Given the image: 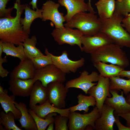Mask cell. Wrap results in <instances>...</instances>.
<instances>
[{
	"instance_id": "45",
	"label": "cell",
	"mask_w": 130,
	"mask_h": 130,
	"mask_svg": "<svg viewBox=\"0 0 130 130\" xmlns=\"http://www.w3.org/2000/svg\"><path fill=\"white\" fill-rule=\"evenodd\" d=\"M16 2L17 3L19 4H21L20 0H16Z\"/></svg>"
},
{
	"instance_id": "15",
	"label": "cell",
	"mask_w": 130,
	"mask_h": 130,
	"mask_svg": "<svg viewBox=\"0 0 130 130\" xmlns=\"http://www.w3.org/2000/svg\"><path fill=\"white\" fill-rule=\"evenodd\" d=\"M109 91L112 97H107L104 103L114 109V115L116 116L119 114L130 113V104L127 102L124 97V91H121V94L119 95L118 90H111Z\"/></svg>"
},
{
	"instance_id": "39",
	"label": "cell",
	"mask_w": 130,
	"mask_h": 130,
	"mask_svg": "<svg viewBox=\"0 0 130 130\" xmlns=\"http://www.w3.org/2000/svg\"><path fill=\"white\" fill-rule=\"evenodd\" d=\"M116 116L121 117L123 118L126 121V126L130 127V113L119 114Z\"/></svg>"
},
{
	"instance_id": "3",
	"label": "cell",
	"mask_w": 130,
	"mask_h": 130,
	"mask_svg": "<svg viewBox=\"0 0 130 130\" xmlns=\"http://www.w3.org/2000/svg\"><path fill=\"white\" fill-rule=\"evenodd\" d=\"M122 16L113 15L107 19L100 18L101 22L100 32L106 34L113 43L121 47L130 48V34L122 25Z\"/></svg>"
},
{
	"instance_id": "19",
	"label": "cell",
	"mask_w": 130,
	"mask_h": 130,
	"mask_svg": "<svg viewBox=\"0 0 130 130\" xmlns=\"http://www.w3.org/2000/svg\"><path fill=\"white\" fill-rule=\"evenodd\" d=\"M29 96V105L32 109L37 104H42L48 99L47 88L44 86L40 81L37 80L33 85Z\"/></svg>"
},
{
	"instance_id": "36",
	"label": "cell",
	"mask_w": 130,
	"mask_h": 130,
	"mask_svg": "<svg viewBox=\"0 0 130 130\" xmlns=\"http://www.w3.org/2000/svg\"><path fill=\"white\" fill-rule=\"evenodd\" d=\"M6 56L2 58V56H0V76L2 78L7 77L9 72L4 68L2 66V64L7 62Z\"/></svg>"
},
{
	"instance_id": "28",
	"label": "cell",
	"mask_w": 130,
	"mask_h": 130,
	"mask_svg": "<svg viewBox=\"0 0 130 130\" xmlns=\"http://www.w3.org/2000/svg\"><path fill=\"white\" fill-rule=\"evenodd\" d=\"M3 52L6 56H10L19 58L20 61L26 59L22 45L16 46L13 44L2 42Z\"/></svg>"
},
{
	"instance_id": "1",
	"label": "cell",
	"mask_w": 130,
	"mask_h": 130,
	"mask_svg": "<svg viewBox=\"0 0 130 130\" xmlns=\"http://www.w3.org/2000/svg\"><path fill=\"white\" fill-rule=\"evenodd\" d=\"M13 7L16 10L15 17L0 18V39L3 42L12 43L17 46L22 45L29 35L24 31L20 22L25 4L15 2Z\"/></svg>"
},
{
	"instance_id": "37",
	"label": "cell",
	"mask_w": 130,
	"mask_h": 130,
	"mask_svg": "<svg viewBox=\"0 0 130 130\" xmlns=\"http://www.w3.org/2000/svg\"><path fill=\"white\" fill-rule=\"evenodd\" d=\"M122 26L130 34V13L125 15L123 17L122 22Z\"/></svg>"
},
{
	"instance_id": "14",
	"label": "cell",
	"mask_w": 130,
	"mask_h": 130,
	"mask_svg": "<svg viewBox=\"0 0 130 130\" xmlns=\"http://www.w3.org/2000/svg\"><path fill=\"white\" fill-rule=\"evenodd\" d=\"M82 43L83 52L91 54L104 46L113 43L106 34L100 32L92 36L83 35Z\"/></svg>"
},
{
	"instance_id": "27",
	"label": "cell",
	"mask_w": 130,
	"mask_h": 130,
	"mask_svg": "<svg viewBox=\"0 0 130 130\" xmlns=\"http://www.w3.org/2000/svg\"><path fill=\"white\" fill-rule=\"evenodd\" d=\"M37 39L36 36H32L26 39L23 43L24 49L27 58L32 59L39 57L43 54L36 46Z\"/></svg>"
},
{
	"instance_id": "38",
	"label": "cell",
	"mask_w": 130,
	"mask_h": 130,
	"mask_svg": "<svg viewBox=\"0 0 130 130\" xmlns=\"http://www.w3.org/2000/svg\"><path fill=\"white\" fill-rule=\"evenodd\" d=\"M115 118V123L119 130H130V127L125 126L121 123L119 120V116H116Z\"/></svg>"
},
{
	"instance_id": "13",
	"label": "cell",
	"mask_w": 130,
	"mask_h": 130,
	"mask_svg": "<svg viewBox=\"0 0 130 130\" xmlns=\"http://www.w3.org/2000/svg\"><path fill=\"white\" fill-rule=\"evenodd\" d=\"M60 5L65 7L66 14L65 17L66 21H69L75 15L82 12L88 11L94 13H96L92 6H90L84 0H58Z\"/></svg>"
},
{
	"instance_id": "18",
	"label": "cell",
	"mask_w": 130,
	"mask_h": 130,
	"mask_svg": "<svg viewBox=\"0 0 130 130\" xmlns=\"http://www.w3.org/2000/svg\"><path fill=\"white\" fill-rule=\"evenodd\" d=\"M34 83L33 79L23 80L19 78L10 79L9 89L15 97L29 96Z\"/></svg>"
},
{
	"instance_id": "20",
	"label": "cell",
	"mask_w": 130,
	"mask_h": 130,
	"mask_svg": "<svg viewBox=\"0 0 130 130\" xmlns=\"http://www.w3.org/2000/svg\"><path fill=\"white\" fill-rule=\"evenodd\" d=\"M14 103L21 113V117L18 120L21 125L20 128H24L26 130H38L35 121L26 104L21 102L18 103L15 101Z\"/></svg>"
},
{
	"instance_id": "26",
	"label": "cell",
	"mask_w": 130,
	"mask_h": 130,
	"mask_svg": "<svg viewBox=\"0 0 130 130\" xmlns=\"http://www.w3.org/2000/svg\"><path fill=\"white\" fill-rule=\"evenodd\" d=\"M78 104L76 105L69 107L70 112L77 110L84 111V113H87L89 110V107H94L96 104L95 98L93 96H86L80 94L77 96Z\"/></svg>"
},
{
	"instance_id": "17",
	"label": "cell",
	"mask_w": 130,
	"mask_h": 130,
	"mask_svg": "<svg viewBox=\"0 0 130 130\" xmlns=\"http://www.w3.org/2000/svg\"><path fill=\"white\" fill-rule=\"evenodd\" d=\"M36 70L32 60L27 58L20 61L14 68L10 73V79H32L34 77Z\"/></svg>"
},
{
	"instance_id": "6",
	"label": "cell",
	"mask_w": 130,
	"mask_h": 130,
	"mask_svg": "<svg viewBox=\"0 0 130 130\" xmlns=\"http://www.w3.org/2000/svg\"><path fill=\"white\" fill-rule=\"evenodd\" d=\"M51 35L54 40L59 45L67 44L72 46L77 45L83 52L82 46L83 34L78 29L64 27L53 30Z\"/></svg>"
},
{
	"instance_id": "44",
	"label": "cell",
	"mask_w": 130,
	"mask_h": 130,
	"mask_svg": "<svg viewBox=\"0 0 130 130\" xmlns=\"http://www.w3.org/2000/svg\"><path fill=\"white\" fill-rule=\"evenodd\" d=\"M4 89L3 87L1 86H0V93H2L4 91Z\"/></svg>"
},
{
	"instance_id": "33",
	"label": "cell",
	"mask_w": 130,
	"mask_h": 130,
	"mask_svg": "<svg viewBox=\"0 0 130 130\" xmlns=\"http://www.w3.org/2000/svg\"><path fill=\"white\" fill-rule=\"evenodd\" d=\"M116 8L113 15L124 17L130 13V0H115Z\"/></svg>"
},
{
	"instance_id": "23",
	"label": "cell",
	"mask_w": 130,
	"mask_h": 130,
	"mask_svg": "<svg viewBox=\"0 0 130 130\" xmlns=\"http://www.w3.org/2000/svg\"><path fill=\"white\" fill-rule=\"evenodd\" d=\"M25 5V17L24 18H21L20 22L24 31L29 35L30 33V26L33 21L37 18L42 19V10L38 8L35 11L31 9L27 4H26Z\"/></svg>"
},
{
	"instance_id": "21",
	"label": "cell",
	"mask_w": 130,
	"mask_h": 130,
	"mask_svg": "<svg viewBox=\"0 0 130 130\" xmlns=\"http://www.w3.org/2000/svg\"><path fill=\"white\" fill-rule=\"evenodd\" d=\"M32 110L38 116L43 118L49 114L54 112L68 117L70 112L69 108L65 109L57 108L51 104L48 99L42 104L36 105Z\"/></svg>"
},
{
	"instance_id": "46",
	"label": "cell",
	"mask_w": 130,
	"mask_h": 130,
	"mask_svg": "<svg viewBox=\"0 0 130 130\" xmlns=\"http://www.w3.org/2000/svg\"><path fill=\"white\" fill-rule=\"evenodd\" d=\"M91 0H88V1L87 3L90 6H91Z\"/></svg>"
},
{
	"instance_id": "25",
	"label": "cell",
	"mask_w": 130,
	"mask_h": 130,
	"mask_svg": "<svg viewBox=\"0 0 130 130\" xmlns=\"http://www.w3.org/2000/svg\"><path fill=\"white\" fill-rule=\"evenodd\" d=\"M99 72L100 75L105 78L119 76V74L124 68L119 66L112 64H108L101 62L93 64Z\"/></svg>"
},
{
	"instance_id": "30",
	"label": "cell",
	"mask_w": 130,
	"mask_h": 130,
	"mask_svg": "<svg viewBox=\"0 0 130 130\" xmlns=\"http://www.w3.org/2000/svg\"><path fill=\"white\" fill-rule=\"evenodd\" d=\"M29 111L35 121L38 130H45L49 124L54 122L55 117L57 115L56 113H52L43 118L38 116L32 109L30 108Z\"/></svg>"
},
{
	"instance_id": "11",
	"label": "cell",
	"mask_w": 130,
	"mask_h": 130,
	"mask_svg": "<svg viewBox=\"0 0 130 130\" xmlns=\"http://www.w3.org/2000/svg\"><path fill=\"white\" fill-rule=\"evenodd\" d=\"M48 99L52 105L60 109L64 108L66 105L65 99L69 89L64 85L63 83L53 82L49 83L47 86Z\"/></svg>"
},
{
	"instance_id": "32",
	"label": "cell",
	"mask_w": 130,
	"mask_h": 130,
	"mask_svg": "<svg viewBox=\"0 0 130 130\" xmlns=\"http://www.w3.org/2000/svg\"><path fill=\"white\" fill-rule=\"evenodd\" d=\"M45 53L46 55L43 54L39 57L31 59L36 70L43 68L49 65L53 64L50 52L46 48L45 50Z\"/></svg>"
},
{
	"instance_id": "7",
	"label": "cell",
	"mask_w": 130,
	"mask_h": 130,
	"mask_svg": "<svg viewBox=\"0 0 130 130\" xmlns=\"http://www.w3.org/2000/svg\"><path fill=\"white\" fill-rule=\"evenodd\" d=\"M33 79L34 83L39 80L44 86L47 87L49 83L52 82H65L66 80V74L52 64L36 70Z\"/></svg>"
},
{
	"instance_id": "24",
	"label": "cell",
	"mask_w": 130,
	"mask_h": 130,
	"mask_svg": "<svg viewBox=\"0 0 130 130\" xmlns=\"http://www.w3.org/2000/svg\"><path fill=\"white\" fill-rule=\"evenodd\" d=\"M95 5L100 19H108L113 15L116 8L115 0H99Z\"/></svg>"
},
{
	"instance_id": "29",
	"label": "cell",
	"mask_w": 130,
	"mask_h": 130,
	"mask_svg": "<svg viewBox=\"0 0 130 130\" xmlns=\"http://www.w3.org/2000/svg\"><path fill=\"white\" fill-rule=\"evenodd\" d=\"M109 90H116L121 91L122 89L126 96L130 92V79L126 80L119 76L109 78Z\"/></svg>"
},
{
	"instance_id": "8",
	"label": "cell",
	"mask_w": 130,
	"mask_h": 130,
	"mask_svg": "<svg viewBox=\"0 0 130 130\" xmlns=\"http://www.w3.org/2000/svg\"><path fill=\"white\" fill-rule=\"evenodd\" d=\"M98 81L96 85L89 89L87 94L95 98L96 101V106L101 114L106 99L107 97H111L112 95L110 94L109 89V78L104 77L100 75Z\"/></svg>"
},
{
	"instance_id": "2",
	"label": "cell",
	"mask_w": 130,
	"mask_h": 130,
	"mask_svg": "<svg viewBox=\"0 0 130 130\" xmlns=\"http://www.w3.org/2000/svg\"><path fill=\"white\" fill-rule=\"evenodd\" d=\"M90 54L93 64L100 61L118 65L124 68L130 65L125 52L119 46L113 43L104 46Z\"/></svg>"
},
{
	"instance_id": "41",
	"label": "cell",
	"mask_w": 130,
	"mask_h": 130,
	"mask_svg": "<svg viewBox=\"0 0 130 130\" xmlns=\"http://www.w3.org/2000/svg\"><path fill=\"white\" fill-rule=\"evenodd\" d=\"M38 0H32L30 2L29 4L30 5L32 6V8L33 10H34L35 9H36L38 8L37 3Z\"/></svg>"
},
{
	"instance_id": "16",
	"label": "cell",
	"mask_w": 130,
	"mask_h": 130,
	"mask_svg": "<svg viewBox=\"0 0 130 130\" xmlns=\"http://www.w3.org/2000/svg\"><path fill=\"white\" fill-rule=\"evenodd\" d=\"M114 109L106 104H104L100 116L95 122L96 130H113L115 121Z\"/></svg>"
},
{
	"instance_id": "31",
	"label": "cell",
	"mask_w": 130,
	"mask_h": 130,
	"mask_svg": "<svg viewBox=\"0 0 130 130\" xmlns=\"http://www.w3.org/2000/svg\"><path fill=\"white\" fill-rule=\"evenodd\" d=\"M15 117L13 113L11 112L7 113L2 111L0 113V124L4 126L5 130H21L15 124Z\"/></svg>"
},
{
	"instance_id": "34",
	"label": "cell",
	"mask_w": 130,
	"mask_h": 130,
	"mask_svg": "<svg viewBox=\"0 0 130 130\" xmlns=\"http://www.w3.org/2000/svg\"><path fill=\"white\" fill-rule=\"evenodd\" d=\"M69 119L68 117L62 116L60 115L55 117L54 123L55 125V130H68V127L67 123Z\"/></svg>"
},
{
	"instance_id": "10",
	"label": "cell",
	"mask_w": 130,
	"mask_h": 130,
	"mask_svg": "<svg viewBox=\"0 0 130 130\" xmlns=\"http://www.w3.org/2000/svg\"><path fill=\"white\" fill-rule=\"evenodd\" d=\"M52 64L65 73H75L78 69L84 64V58L81 57L79 60L73 61L69 58L67 51L64 50L59 56H55L50 53Z\"/></svg>"
},
{
	"instance_id": "22",
	"label": "cell",
	"mask_w": 130,
	"mask_h": 130,
	"mask_svg": "<svg viewBox=\"0 0 130 130\" xmlns=\"http://www.w3.org/2000/svg\"><path fill=\"white\" fill-rule=\"evenodd\" d=\"M6 89L0 93V103L4 111L7 113L11 111L13 114L15 120H18L21 117V114L20 110L16 107L14 103L15 96L13 95L9 96Z\"/></svg>"
},
{
	"instance_id": "40",
	"label": "cell",
	"mask_w": 130,
	"mask_h": 130,
	"mask_svg": "<svg viewBox=\"0 0 130 130\" xmlns=\"http://www.w3.org/2000/svg\"><path fill=\"white\" fill-rule=\"evenodd\" d=\"M119 76L120 77H125L128 79H130V70H123L120 72Z\"/></svg>"
},
{
	"instance_id": "35",
	"label": "cell",
	"mask_w": 130,
	"mask_h": 130,
	"mask_svg": "<svg viewBox=\"0 0 130 130\" xmlns=\"http://www.w3.org/2000/svg\"><path fill=\"white\" fill-rule=\"evenodd\" d=\"M11 0H0V17L12 18L11 13L14 7L6 8V5Z\"/></svg>"
},
{
	"instance_id": "42",
	"label": "cell",
	"mask_w": 130,
	"mask_h": 130,
	"mask_svg": "<svg viewBox=\"0 0 130 130\" xmlns=\"http://www.w3.org/2000/svg\"><path fill=\"white\" fill-rule=\"evenodd\" d=\"M54 122H52L50 124L48 125V127L46 130H54Z\"/></svg>"
},
{
	"instance_id": "5",
	"label": "cell",
	"mask_w": 130,
	"mask_h": 130,
	"mask_svg": "<svg viewBox=\"0 0 130 130\" xmlns=\"http://www.w3.org/2000/svg\"><path fill=\"white\" fill-rule=\"evenodd\" d=\"M100 111L96 106L88 113L82 114L75 112H70L68 124L69 130H84L90 125L95 130V122L101 116Z\"/></svg>"
},
{
	"instance_id": "9",
	"label": "cell",
	"mask_w": 130,
	"mask_h": 130,
	"mask_svg": "<svg viewBox=\"0 0 130 130\" xmlns=\"http://www.w3.org/2000/svg\"><path fill=\"white\" fill-rule=\"evenodd\" d=\"M60 4L49 0L44 3L42 7V20H51L54 24L55 28L65 27L63 23L66 21L64 14L60 12L58 9Z\"/></svg>"
},
{
	"instance_id": "12",
	"label": "cell",
	"mask_w": 130,
	"mask_h": 130,
	"mask_svg": "<svg viewBox=\"0 0 130 130\" xmlns=\"http://www.w3.org/2000/svg\"><path fill=\"white\" fill-rule=\"evenodd\" d=\"M99 75L95 71H93L89 74L87 71L84 70L79 77L68 81L65 86L68 89L74 88L80 89L86 94L90 88L97 84V83L93 82L98 81Z\"/></svg>"
},
{
	"instance_id": "43",
	"label": "cell",
	"mask_w": 130,
	"mask_h": 130,
	"mask_svg": "<svg viewBox=\"0 0 130 130\" xmlns=\"http://www.w3.org/2000/svg\"><path fill=\"white\" fill-rule=\"evenodd\" d=\"M125 99L127 102L130 104V93L127 95Z\"/></svg>"
},
{
	"instance_id": "4",
	"label": "cell",
	"mask_w": 130,
	"mask_h": 130,
	"mask_svg": "<svg viewBox=\"0 0 130 130\" xmlns=\"http://www.w3.org/2000/svg\"><path fill=\"white\" fill-rule=\"evenodd\" d=\"M95 13L82 12L74 15L64 24L66 27L76 28L84 36H92L100 32L101 22Z\"/></svg>"
}]
</instances>
